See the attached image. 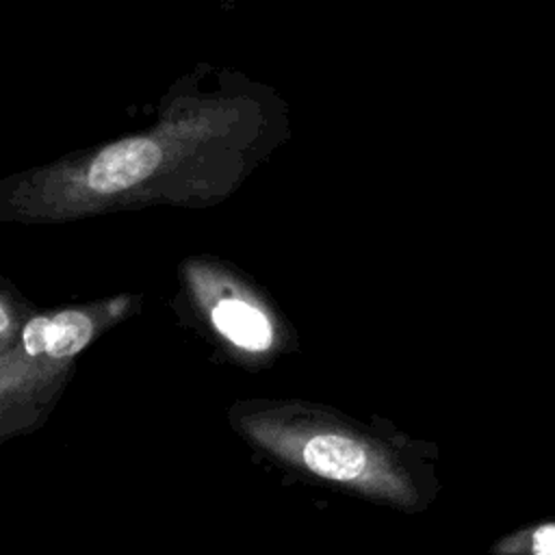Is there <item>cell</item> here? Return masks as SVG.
I'll return each instance as SVG.
<instances>
[{"label":"cell","mask_w":555,"mask_h":555,"mask_svg":"<svg viewBox=\"0 0 555 555\" xmlns=\"http://www.w3.org/2000/svg\"><path fill=\"white\" fill-rule=\"evenodd\" d=\"M291 137L282 95L247 74L197 65L137 132L72 152L4 182L26 215H72L143 197H204L234 189Z\"/></svg>","instance_id":"6da1fadb"},{"label":"cell","mask_w":555,"mask_h":555,"mask_svg":"<svg viewBox=\"0 0 555 555\" xmlns=\"http://www.w3.org/2000/svg\"><path fill=\"white\" fill-rule=\"evenodd\" d=\"M267 444L275 451L297 457L314 475L325 479L353 483L371 492L401 496L403 486L388 468L384 457L373 453L366 444L338 434V431H310V434H278L264 436Z\"/></svg>","instance_id":"7a4b0ae2"},{"label":"cell","mask_w":555,"mask_h":555,"mask_svg":"<svg viewBox=\"0 0 555 555\" xmlns=\"http://www.w3.org/2000/svg\"><path fill=\"white\" fill-rule=\"evenodd\" d=\"M93 321L76 310L37 317L28 321L22 334L24 349L30 356H50V358H69L78 353L91 338Z\"/></svg>","instance_id":"3957f363"},{"label":"cell","mask_w":555,"mask_h":555,"mask_svg":"<svg viewBox=\"0 0 555 555\" xmlns=\"http://www.w3.org/2000/svg\"><path fill=\"white\" fill-rule=\"evenodd\" d=\"M212 323L225 338L249 351L267 349L273 336L267 317L241 299L219 301L212 310Z\"/></svg>","instance_id":"277c9868"},{"label":"cell","mask_w":555,"mask_h":555,"mask_svg":"<svg viewBox=\"0 0 555 555\" xmlns=\"http://www.w3.org/2000/svg\"><path fill=\"white\" fill-rule=\"evenodd\" d=\"M533 553L535 555H555V525L540 527L533 533Z\"/></svg>","instance_id":"5b68a950"}]
</instances>
